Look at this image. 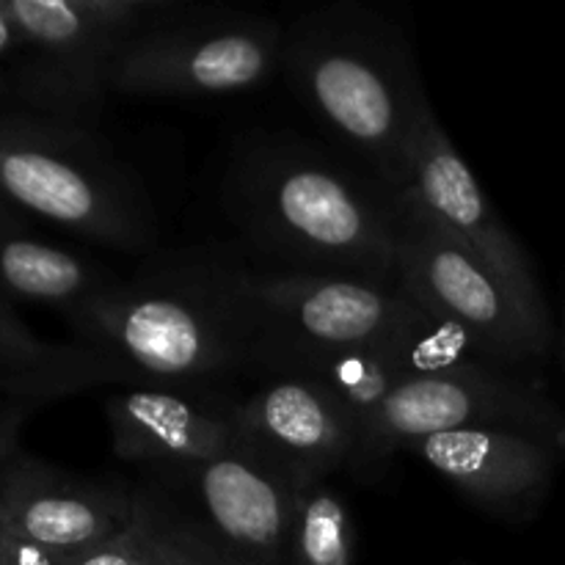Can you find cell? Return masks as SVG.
Returning a JSON list of instances; mask_svg holds the SVG:
<instances>
[{"label": "cell", "mask_w": 565, "mask_h": 565, "mask_svg": "<svg viewBox=\"0 0 565 565\" xmlns=\"http://www.w3.org/2000/svg\"><path fill=\"white\" fill-rule=\"evenodd\" d=\"M237 224L290 270L397 287V202L301 143H263L232 174Z\"/></svg>", "instance_id": "obj_1"}, {"label": "cell", "mask_w": 565, "mask_h": 565, "mask_svg": "<svg viewBox=\"0 0 565 565\" xmlns=\"http://www.w3.org/2000/svg\"><path fill=\"white\" fill-rule=\"evenodd\" d=\"M292 83L315 116L397 193L419 116L430 108L406 36L353 0L320 6L285 33Z\"/></svg>", "instance_id": "obj_2"}, {"label": "cell", "mask_w": 565, "mask_h": 565, "mask_svg": "<svg viewBox=\"0 0 565 565\" xmlns=\"http://www.w3.org/2000/svg\"><path fill=\"white\" fill-rule=\"evenodd\" d=\"M66 323L77 342L125 364L138 384L218 392L259 373L257 334L232 285V265L188 263L121 281Z\"/></svg>", "instance_id": "obj_3"}, {"label": "cell", "mask_w": 565, "mask_h": 565, "mask_svg": "<svg viewBox=\"0 0 565 565\" xmlns=\"http://www.w3.org/2000/svg\"><path fill=\"white\" fill-rule=\"evenodd\" d=\"M0 199L116 252H147L158 218L130 166L94 127L0 110Z\"/></svg>", "instance_id": "obj_4"}, {"label": "cell", "mask_w": 565, "mask_h": 565, "mask_svg": "<svg viewBox=\"0 0 565 565\" xmlns=\"http://www.w3.org/2000/svg\"><path fill=\"white\" fill-rule=\"evenodd\" d=\"M397 202V287L423 312L467 337L494 367L530 364L550 351V309L530 303L472 252L441 232L406 193Z\"/></svg>", "instance_id": "obj_5"}, {"label": "cell", "mask_w": 565, "mask_h": 565, "mask_svg": "<svg viewBox=\"0 0 565 565\" xmlns=\"http://www.w3.org/2000/svg\"><path fill=\"white\" fill-rule=\"evenodd\" d=\"M232 285L257 334L263 379L312 353L392 348L428 318L401 287L342 276L232 265Z\"/></svg>", "instance_id": "obj_6"}, {"label": "cell", "mask_w": 565, "mask_h": 565, "mask_svg": "<svg viewBox=\"0 0 565 565\" xmlns=\"http://www.w3.org/2000/svg\"><path fill=\"white\" fill-rule=\"evenodd\" d=\"M285 53V31L270 17L191 9L138 39L116 64L114 94L210 97L268 81Z\"/></svg>", "instance_id": "obj_7"}, {"label": "cell", "mask_w": 565, "mask_h": 565, "mask_svg": "<svg viewBox=\"0 0 565 565\" xmlns=\"http://www.w3.org/2000/svg\"><path fill=\"white\" fill-rule=\"evenodd\" d=\"M447 430H502L552 447L565 461V408L527 381L472 359L456 370L406 379L386 406L373 478L401 450Z\"/></svg>", "instance_id": "obj_8"}, {"label": "cell", "mask_w": 565, "mask_h": 565, "mask_svg": "<svg viewBox=\"0 0 565 565\" xmlns=\"http://www.w3.org/2000/svg\"><path fill=\"white\" fill-rule=\"evenodd\" d=\"M20 33L9 75L11 103L28 114L92 127L114 94L130 44L99 25L81 0H6Z\"/></svg>", "instance_id": "obj_9"}, {"label": "cell", "mask_w": 565, "mask_h": 565, "mask_svg": "<svg viewBox=\"0 0 565 565\" xmlns=\"http://www.w3.org/2000/svg\"><path fill=\"white\" fill-rule=\"evenodd\" d=\"M401 193H406L441 232L472 252L519 296L546 307L527 252L500 218L478 177L430 108L419 116Z\"/></svg>", "instance_id": "obj_10"}, {"label": "cell", "mask_w": 565, "mask_h": 565, "mask_svg": "<svg viewBox=\"0 0 565 565\" xmlns=\"http://www.w3.org/2000/svg\"><path fill=\"white\" fill-rule=\"evenodd\" d=\"M114 452L177 478L213 458L248 447L241 401L224 392L132 386L105 401Z\"/></svg>", "instance_id": "obj_11"}, {"label": "cell", "mask_w": 565, "mask_h": 565, "mask_svg": "<svg viewBox=\"0 0 565 565\" xmlns=\"http://www.w3.org/2000/svg\"><path fill=\"white\" fill-rule=\"evenodd\" d=\"M0 505L17 535L77 557L130 524L136 489L119 478H81L17 450L0 467Z\"/></svg>", "instance_id": "obj_12"}, {"label": "cell", "mask_w": 565, "mask_h": 565, "mask_svg": "<svg viewBox=\"0 0 565 565\" xmlns=\"http://www.w3.org/2000/svg\"><path fill=\"white\" fill-rule=\"evenodd\" d=\"M171 480L188 486L196 502L193 522L226 555L243 565H287L296 483L252 445Z\"/></svg>", "instance_id": "obj_13"}, {"label": "cell", "mask_w": 565, "mask_h": 565, "mask_svg": "<svg viewBox=\"0 0 565 565\" xmlns=\"http://www.w3.org/2000/svg\"><path fill=\"white\" fill-rule=\"evenodd\" d=\"M246 439L292 483L356 463V436L334 397L303 373H270L241 401Z\"/></svg>", "instance_id": "obj_14"}, {"label": "cell", "mask_w": 565, "mask_h": 565, "mask_svg": "<svg viewBox=\"0 0 565 565\" xmlns=\"http://www.w3.org/2000/svg\"><path fill=\"white\" fill-rule=\"evenodd\" d=\"M412 450L480 511L508 522L539 511L565 463L552 447L502 430H447Z\"/></svg>", "instance_id": "obj_15"}, {"label": "cell", "mask_w": 565, "mask_h": 565, "mask_svg": "<svg viewBox=\"0 0 565 565\" xmlns=\"http://www.w3.org/2000/svg\"><path fill=\"white\" fill-rule=\"evenodd\" d=\"M119 381L138 384L125 364L97 348L36 337L14 303L0 296V395L39 406Z\"/></svg>", "instance_id": "obj_16"}, {"label": "cell", "mask_w": 565, "mask_h": 565, "mask_svg": "<svg viewBox=\"0 0 565 565\" xmlns=\"http://www.w3.org/2000/svg\"><path fill=\"white\" fill-rule=\"evenodd\" d=\"M281 373L309 375L334 397L356 436V463L351 475H356L359 480H373L375 439H379L386 406L397 386L403 384V370L392 348L367 345L312 353L292 362Z\"/></svg>", "instance_id": "obj_17"}, {"label": "cell", "mask_w": 565, "mask_h": 565, "mask_svg": "<svg viewBox=\"0 0 565 565\" xmlns=\"http://www.w3.org/2000/svg\"><path fill=\"white\" fill-rule=\"evenodd\" d=\"M119 285V276L81 254L50 246L28 232L0 235V296L11 303H42L70 320Z\"/></svg>", "instance_id": "obj_18"}, {"label": "cell", "mask_w": 565, "mask_h": 565, "mask_svg": "<svg viewBox=\"0 0 565 565\" xmlns=\"http://www.w3.org/2000/svg\"><path fill=\"white\" fill-rule=\"evenodd\" d=\"M287 565H356V527L329 478L296 483Z\"/></svg>", "instance_id": "obj_19"}, {"label": "cell", "mask_w": 565, "mask_h": 565, "mask_svg": "<svg viewBox=\"0 0 565 565\" xmlns=\"http://www.w3.org/2000/svg\"><path fill=\"white\" fill-rule=\"evenodd\" d=\"M174 508L152 489H136L130 524L105 544L72 557L70 565H160L169 546Z\"/></svg>", "instance_id": "obj_20"}, {"label": "cell", "mask_w": 565, "mask_h": 565, "mask_svg": "<svg viewBox=\"0 0 565 565\" xmlns=\"http://www.w3.org/2000/svg\"><path fill=\"white\" fill-rule=\"evenodd\" d=\"M0 565H70V557L31 544L0 519Z\"/></svg>", "instance_id": "obj_21"}, {"label": "cell", "mask_w": 565, "mask_h": 565, "mask_svg": "<svg viewBox=\"0 0 565 565\" xmlns=\"http://www.w3.org/2000/svg\"><path fill=\"white\" fill-rule=\"evenodd\" d=\"M177 524H180V541L182 546H185V555L191 565H243L232 555H226V552L221 550L193 519L182 516L180 513Z\"/></svg>", "instance_id": "obj_22"}, {"label": "cell", "mask_w": 565, "mask_h": 565, "mask_svg": "<svg viewBox=\"0 0 565 565\" xmlns=\"http://www.w3.org/2000/svg\"><path fill=\"white\" fill-rule=\"evenodd\" d=\"M33 403H20L3 397L0 401V447H20V428L33 412Z\"/></svg>", "instance_id": "obj_23"}, {"label": "cell", "mask_w": 565, "mask_h": 565, "mask_svg": "<svg viewBox=\"0 0 565 565\" xmlns=\"http://www.w3.org/2000/svg\"><path fill=\"white\" fill-rule=\"evenodd\" d=\"M17 53H20V33H17L14 20H11L9 6H6V0H0V75L6 81L14 70Z\"/></svg>", "instance_id": "obj_24"}, {"label": "cell", "mask_w": 565, "mask_h": 565, "mask_svg": "<svg viewBox=\"0 0 565 565\" xmlns=\"http://www.w3.org/2000/svg\"><path fill=\"white\" fill-rule=\"evenodd\" d=\"M177 519H180V511H174V522H171V535H169V546H166V555L160 565H191L185 555V546H182L180 541V524H177Z\"/></svg>", "instance_id": "obj_25"}, {"label": "cell", "mask_w": 565, "mask_h": 565, "mask_svg": "<svg viewBox=\"0 0 565 565\" xmlns=\"http://www.w3.org/2000/svg\"><path fill=\"white\" fill-rule=\"evenodd\" d=\"M11 232H28L25 215L17 213L11 204L0 199V235H11Z\"/></svg>", "instance_id": "obj_26"}, {"label": "cell", "mask_w": 565, "mask_h": 565, "mask_svg": "<svg viewBox=\"0 0 565 565\" xmlns=\"http://www.w3.org/2000/svg\"><path fill=\"white\" fill-rule=\"evenodd\" d=\"M11 103V92H9V81L0 75V110H6V105Z\"/></svg>", "instance_id": "obj_27"}, {"label": "cell", "mask_w": 565, "mask_h": 565, "mask_svg": "<svg viewBox=\"0 0 565 565\" xmlns=\"http://www.w3.org/2000/svg\"><path fill=\"white\" fill-rule=\"evenodd\" d=\"M20 450V447H0V467H3V461L6 458L11 456V452H17ZM0 519H6V513H3V505H0Z\"/></svg>", "instance_id": "obj_28"}, {"label": "cell", "mask_w": 565, "mask_h": 565, "mask_svg": "<svg viewBox=\"0 0 565 565\" xmlns=\"http://www.w3.org/2000/svg\"><path fill=\"white\" fill-rule=\"evenodd\" d=\"M563 356H565V329H563Z\"/></svg>", "instance_id": "obj_29"}]
</instances>
